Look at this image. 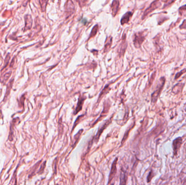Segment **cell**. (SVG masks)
<instances>
[{
	"label": "cell",
	"instance_id": "6da1fadb",
	"mask_svg": "<svg viewBox=\"0 0 186 185\" xmlns=\"http://www.w3.org/2000/svg\"><path fill=\"white\" fill-rule=\"evenodd\" d=\"M147 32V30H143L135 33L133 36V42L134 47L136 49H139L142 44L146 39Z\"/></svg>",
	"mask_w": 186,
	"mask_h": 185
},
{
	"label": "cell",
	"instance_id": "7a4b0ae2",
	"mask_svg": "<svg viewBox=\"0 0 186 185\" xmlns=\"http://www.w3.org/2000/svg\"><path fill=\"white\" fill-rule=\"evenodd\" d=\"M160 82L158 85L156 90L152 94H151V103L153 104H155L156 102H157V99L163 90L164 85L165 84V82H166V78L164 77H162L160 79Z\"/></svg>",
	"mask_w": 186,
	"mask_h": 185
},
{
	"label": "cell",
	"instance_id": "3957f363",
	"mask_svg": "<svg viewBox=\"0 0 186 185\" xmlns=\"http://www.w3.org/2000/svg\"><path fill=\"white\" fill-rule=\"evenodd\" d=\"M160 6H161V3L159 1H155L152 2L151 3L150 6L144 12L143 15L142 16V19H144L149 14L158 8Z\"/></svg>",
	"mask_w": 186,
	"mask_h": 185
},
{
	"label": "cell",
	"instance_id": "277c9868",
	"mask_svg": "<svg viewBox=\"0 0 186 185\" xmlns=\"http://www.w3.org/2000/svg\"><path fill=\"white\" fill-rule=\"evenodd\" d=\"M111 102L110 101H109V99H108L107 101H105L104 102V109L102 112H101V115L100 116V117L98 118V119L96 120V121L95 122L94 124H93V126H94L97 123V122H98L99 121L103 119L104 118L106 117L107 115L108 112L109 111V108L111 107Z\"/></svg>",
	"mask_w": 186,
	"mask_h": 185
},
{
	"label": "cell",
	"instance_id": "5b68a950",
	"mask_svg": "<svg viewBox=\"0 0 186 185\" xmlns=\"http://www.w3.org/2000/svg\"><path fill=\"white\" fill-rule=\"evenodd\" d=\"M113 115L111 118H109L108 120H107L106 121H105L104 123L103 124L101 127H100V128H98V132H97V133H96V135H95V136L94 137V141L96 142H98V141L99 140L101 134L104 132V129L111 123L112 120V119H113Z\"/></svg>",
	"mask_w": 186,
	"mask_h": 185
},
{
	"label": "cell",
	"instance_id": "8992f818",
	"mask_svg": "<svg viewBox=\"0 0 186 185\" xmlns=\"http://www.w3.org/2000/svg\"><path fill=\"white\" fill-rule=\"evenodd\" d=\"M127 46L126 36V34H124L123 36V38H122V40H121L120 44V45L118 47V49H117V53L120 56V57L124 55V53H125V51L126 49Z\"/></svg>",
	"mask_w": 186,
	"mask_h": 185
},
{
	"label": "cell",
	"instance_id": "52a82bcc",
	"mask_svg": "<svg viewBox=\"0 0 186 185\" xmlns=\"http://www.w3.org/2000/svg\"><path fill=\"white\" fill-rule=\"evenodd\" d=\"M183 143V139L182 137H179L173 141V154L174 156H176L179 151V149Z\"/></svg>",
	"mask_w": 186,
	"mask_h": 185
},
{
	"label": "cell",
	"instance_id": "ba28073f",
	"mask_svg": "<svg viewBox=\"0 0 186 185\" xmlns=\"http://www.w3.org/2000/svg\"><path fill=\"white\" fill-rule=\"evenodd\" d=\"M75 4L71 1H68L65 5V14L66 18L72 15L75 11Z\"/></svg>",
	"mask_w": 186,
	"mask_h": 185
},
{
	"label": "cell",
	"instance_id": "9c48e42d",
	"mask_svg": "<svg viewBox=\"0 0 186 185\" xmlns=\"http://www.w3.org/2000/svg\"><path fill=\"white\" fill-rule=\"evenodd\" d=\"M117 158H116L114 160V161L113 162L112 164L111 172H110V173H109V178H108V185L109 184V183L112 181V180L114 178V176H115L116 173H117Z\"/></svg>",
	"mask_w": 186,
	"mask_h": 185
},
{
	"label": "cell",
	"instance_id": "30bf717a",
	"mask_svg": "<svg viewBox=\"0 0 186 185\" xmlns=\"http://www.w3.org/2000/svg\"><path fill=\"white\" fill-rule=\"evenodd\" d=\"M25 19V27L23 28V31H26L27 30L31 29L33 24V20L32 16L29 14H26L24 16Z\"/></svg>",
	"mask_w": 186,
	"mask_h": 185
},
{
	"label": "cell",
	"instance_id": "8fae6325",
	"mask_svg": "<svg viewBox=\"0 0 186 185\" xmlns=\"http://www.w3.org/2000/svg\"><path fill=\"white\" fill-rule=\"evenodd\" d=\"M120 7V2L117 0H114L111 4V8L112 9V15L113 16H116L117 12L119 10Z\"/></svg>",
	"mask_w": 186,
	"mask_h": 185
},
{
	"label": "cell",
	"instance_id": "7c38bea8",
	"mask_svg": "<svg viewBox=\"0 0 186 185\" xmlns=\"http://www.w3.org/2000/svg\"><path fill=\"white\" fill-rule=\"evenodd\" d=\"M86 99V97L85 96H80L78 98V103L77 104L76 107L75 109V111H74V115H76L78 114V112L82 110V107H83V105L85 102V100Z\"/></svg>",
	"mask_w": 186,
	"mask_h": 185
},
{
	"label": "cell",
	"instance_id": "4fadbf2b",
	"mask_svg": "<svg viewBox=\"0 0 186 185\" xmlns=\"http://www.w3.org/2000/svg\"><path fill=\"white\" fill-rule=\"evenodd\" d=\"M132 15H133V13H132L131 12H127L125 13L121 19V25H124L125 24L128 22Z\"/></svg>",
	"mask_w": 186,
	"mask_h": 185
},
{
	"label": "cell",
	"instance_id": "5bb4252c",
	"mask_svg": "<svg viewBox=\"0 0 186 185\" xmlns=\"http://www.w3.org/2000/svg\"><path fill=\"white\" fill-rule=\"evenodd\" d=\"M112 45V37L111 36H109L107 37L104 43V53H107L110 50Z\"/></svg>",
	"mask_w": 186,
	"mask_h": 185
},
{
	"label": "cell",
	"instance_id": "9a60e30c",
	"mask_svg": "<svg viewBox=\"0 0 186 185\" xmlns=\"http://www.w3.org/2000/svg\"><path fill=\"white\" fill-rule=\"evenodd\" d=\"M14 81V78L11 79L10 80V81H9L8 84H7V86L6 92L5 95H4V97L3 98V102H4V101L5 102V101H6L8 96L9 94L10 90H11V89H12V86H13Z\"/></svg>",
	"mask_w": 186,
	"mask_h": 185
},
{
	"label": "cell",
	"instance_id": "2e32d148",
	"mask_svg": "<svg viewBox=\"0 0 186 185\" xmlns=\"http://www.w3.org/2000/svg\"><path fill=\"white\" fill-rule=\"evenodd\" d=\"M111 90V89L110 88V87H109V84L106 85L104 89L102 90V91H101L100 94L99 96H98V102H99L100 101H101V98H102L104 97V95L108 94V93L109 92V91H110Z\"/></svg>",
	"mask_w": 186,
	"mask_h": 185
},
{
	"label": "cell",
	"instance_id": "e0dca14e",
	"mask_svg": "<svg viewBox=\"0 0 186 185\" xmlns=\"http://www.w3.org/2000/svg\"><path fill=\"white\" fill-rule=\"evenodd\" d=\"M183 86H184V84H182V83L177 84L172 89V92L175 94H179V92L182 91L183 88Z\"/></svg>",
	"mask_w": 186,
	"mask_h": 185
},
{
	"label": "cell",
	"instance_id": "ac0fdd59",
	"mask_svg": "<svg viewBox=\"0 0 186 185\" xmlns=\"http://www.w3.org/2000/svg\"><path fill=\"white\" fill-rule=\"evenodd\" d=\"M19 118H14L12 120V122L10 124V133L9 135V140L10 141H12L13 139V129H14V125L15 123H16L17 120H19Z\"/></svg>",
	"mask_w": 186,
	"mask_h": 185
},
{
	"label": "cell",
	"instance_id": "d6986e66",
	"mask_svg": "<svg viewBox=\"0 0 186 185\" xmlns=\"http://www.w3.org/2000/svg\"><path fill=\"white\" fill-rule=\"evenodd\" d=\"M127 176L126 173L122 171L121 172L120 176V184L119 185H126L127 183Z\"/></svg>",
	"mask_w": 186,
	"mask_h": 185
},
{
	"label": "cell",
	"instance_id": "ffe728a7",
	"mask_svg": "<svg viewBox=\"0 0 186 185\" xmlns=\"http://www.w3.org/2000/svg\"><path fill=\"white\" fill-rule=\"evenodd\" d=\"M98 28H99V27H98V25H95V26H94V27L92 28L91 32L90 33V35H89V38H88V40H90V39L94 37L96 35V34H97V33H98Z\"/></svg>",
	"mask_w": 186,
	"mask_h": 185
},
{
	"label": "cell",
	"instance_id": "44dd1931",
	"mask_svg": "<svg viewBox=\"0 0 186 185\" xmlns=\"http://www.w3.org/2000/svg\"><path fill=\"white\" fill-rule=\"evenodd\" d=\"M12 71H10L7 72L6 74L3 75V77L1 78V81H0L1 82V83H2L3 84H5L6 81H8V78H9L10 75H12Z\"/></svg>",
	"mask_w": 186,
	"mask_h": 185
},
{
	"label": "cell",
	"instance_id": "7402d4cb",
	"mask_svg": "<svg viewBox=\"0 0 186 185\" xmlns=\"http://www.w3.org/2000/svg\"><path fill=\"white\" fill-rule=\"evenodd\" d=\"M82 132H83V129H81V130H79L78 133L75 135V137H74L75 142L74 143L73 148H74V147L76 146V145L78 143V141H79L80 139V136H81V135Z\"/></svg>",
	"mask_w": 186,
	"mask_h": 185
},
{
	"label": "cell",
	"instance_id": "603a6c76",
	"mask_svg": "<svg viewBox=\"0 0 186 185\" xmlns=\"http://www.w3.org/2000/svg\"><path fill=\"white\" fill-rule=\"evenodd\" d=\"M41 162H42V161H40L39 162H38V163H36V165L32 168L31 170V174H29V178H31V176H32L34 175V173H35V172L36 171V169L38 168V167H39V165H40V163Z\"/></svg>",
	"mask_w": 186,
	"mask_h": 185
},
{
	"label": "cell",
	"instance_id": "cb8c5ba5",
	"mask_svg": "<svg viewBox=\"0 0 186 185\" xmlns=\"http://www.w3.org/2000/svg\"><path fill=\"white\" fill-rule=\"evenodd\" d=\"M47 2H48L47 1H39V3L40 4V6H41L42 12H45V11Z\"/></svg>",
	"mask_w": 186,
	"mask_h": 185
},
{
	"label": "cell",
	"instance_id": "d4e9b609",
	"mask_svg": "<svg viewBox=\"0 0 186 185\" xmlns=\"http://www.w3.org/2000/svg\"><path fill=\"white\" fill-rule=\"evenodd\" d=\"M10 59V53H8L7 55H6V57H5L4 59V66H3V68L2 69V70H3V68H6L7 65H8V63L9 62Z\"/></svg>",
	"mask_w": 186,
	"mask_h": 185
},
{
	"label": "cell",
	"instance_id": "484cf974",
	"mask_svg": "<svg viewBox=\"0 0 186 185\" xmlns=\"http://www.w3.org/2000/svg\"><path fill=\"white\" fill-rule=\"evenodd\" d=\"M84 116H85L84 115H81V116H79L77 118V119L75 120V123H74V126H73V128H72V130H74V129H75V127H76L77 125L80 123V120H81L83 117H84Z\"/></svg>",
	"mask_w": 186,
	"mask_h": 185
},
{
	"label": "cell",
	"instance_id": "4316f807",
	"mask_svg": "<svg viewBox=\"0 0 186 185\" xmlns=\"http://www.w3.org/2000/svg\"><path fill=\"white\" fill-rule=\"evenodd\" d=\"M45 166L46 161H45L44 163H42V164L41 165V166H40V168H39L38 173L39 174H42V173L44 172V169L45 168Z\"/></svg>",
	"mask_w": 186,
	"mask_h": 185
},
{
	"label": "cell",
	"instance_id": "83f0119b",
	"mask_svg": "<svg viewBox=\"0 0 186 185\" xmlns=\"http://www.w3.org/2000/svg\"><path fill=\"white\" fill-rule=\"evenodd\" d=\"M186 72V69H184V70H183L182 71H181L179 72H178V73H177V74H176V75H175V79L176 80V79H177L178 78H179L181 76V75H182L183 73H185V72Z\"/></svg>",
	"mask_w": 186,
	"mask_h": 185
},
{
	"label": "cell",
	"instance_id": "f1b7e54d",
	"mask_svg": "<svg viewBox=\"0 0 186 185\" xmlns=\"http://www.w3.org/2000/svg\"><path fill=\"white\" fill-rule=\"evenodd\" d=\"M131 129V128H130L128 131H127L126 133H125V135H124V137H123V140L121 141V144H123V143H124L125 142V141L127 140V137H128V133H129V131H130Z\"/></svg>",
	"mask_w": 186,
	"mask_h": 185
},
{
	"label": "cell",
	"instance_id": "f546056e",
	"mask_svg": "<svg viewBox=\"0 0 186 185\" xmlns=\"http://www.w3.org/2000/svg\"><path fill=\"white\" fill-rule=\"evenodd\" d=\"M153 177V173L152 172V170H151L149 175L147 176V182H150L151 180V179Z\"/></svg>",
	"mask_w": 186,
	"mask_h": 185
},
{
	"label": "cell",
	"instance_id": "4dcf8cb0",
	"mask_svg": "<svg viewBox=\"0 0 186 185\" xmlns=\"http://www.w3.org/2000/svg\"><path fill=\"white\" fill-rule=\"evenodd\" d=\"M185 10H186V5L183 6L179 8V14H180V15H182L183 12L184 11H185Z\"/></svg>",
	"mask_w": 186,
	"mask_h": 185
},
{
	"label": "cell",
	"instance_id": "1f68e13d",
	"mask_svg": "<svg viewBox=\"0 0 186 185\" xmlns=\"http://www.w3.org/2000/svg\"><path fill=\"white\" fill-rule=\"evenodd\" d=\"M180 29H186V19L183 21L182 23L179 26Z\"/></svg>",
	"mask_w": 186,
	"mask_h": 185
},
{
	"label": "cell",
	"instance_id": "d6a6232c",
	"mask_svg": "<svg viewBox=\"0 0 186 185\" xmlns=\"http://www.w3.org/2000/svg\"><path fill=\"white\" fill-rule=\"evenodd\" d=\"M15 59H16V57H14L13 60H12V61L11 62V63H10V67H12L13 66H14V63L15 62V61L14 60H15Z\"/></svg>",
	"mask_w": 186,
	"mask_h": 185
},
{
	"label": "cell",
	"instance_id": "836d02e7",
	"mask_svg": "<svg viewBox=\"0 0 186 185\" xmlns=\"http://www.w3.org/2000/svg\"><path fill=\"white\" fill-rule=\"evenodd\" d=\"M57 157H56L55 158V161H54V164H55V172H56V165H57Z\"/></svg>",
	"mask_w": 186,
	"mask_h": 185
},
{
	"label": "cell",
	"instance_id": "e575fe53",
	"mask_svg": "<svg viewBox=\"0 0 186 185\" xmlns=\"http://www.w3.org/2000/svg\"><path fill=\"white\" fill-rule=\"evenodd\" d=\"M81 22L83 23V25H85L87 23V20L85 19H83L81 21Z\"/></svg>",
	"mask_w": 186,
	"mask_h": 185
},
{
	"label": "cell",
	"instance_id": "d590c367",
	"mask_svg": "<svg viewBox=\"0 0 186 185\" xmlns=\"http://www.w3.org/2000/svg\"><path fill=\"white\" fill-rule=\"evenodd\" d=\"M182 185H186V179H185V180L184 181V182L183 183Z\"/></svg>",
	"mask_w": 186,
	"mask_h": 185
},
{
	"label": "cell",
	"instance_id": "8d00e7d4",
	"mask_svg": "<svg viewBox=\"0 0 186 185\" xmlns=\"http://www.w3.org/2000/svg\"></svg>",
	"mask_w": 186,
	"mask_h": 185
}]
</instances>
